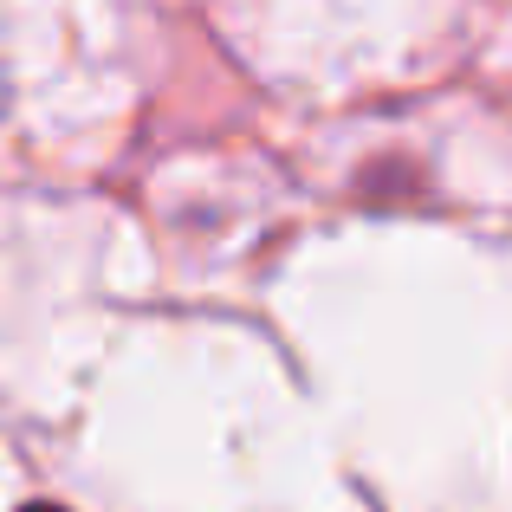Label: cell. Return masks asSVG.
Segmentation results:
<instances>
[{
	"label": "cell",
	"instance_id": "cell-1",
	"mask_svg": "<svg viewBox=\"0 0 512 512\" xmlns=\"http://www.w3.org/2000/svg\"><path fill=\"white\" fill-rule=\"evenodd\" d=\"M20 512H65V506H20Z\"/></svg>",
	"mask_w": 512,
	"mask_h": 512
}]
</instances>
